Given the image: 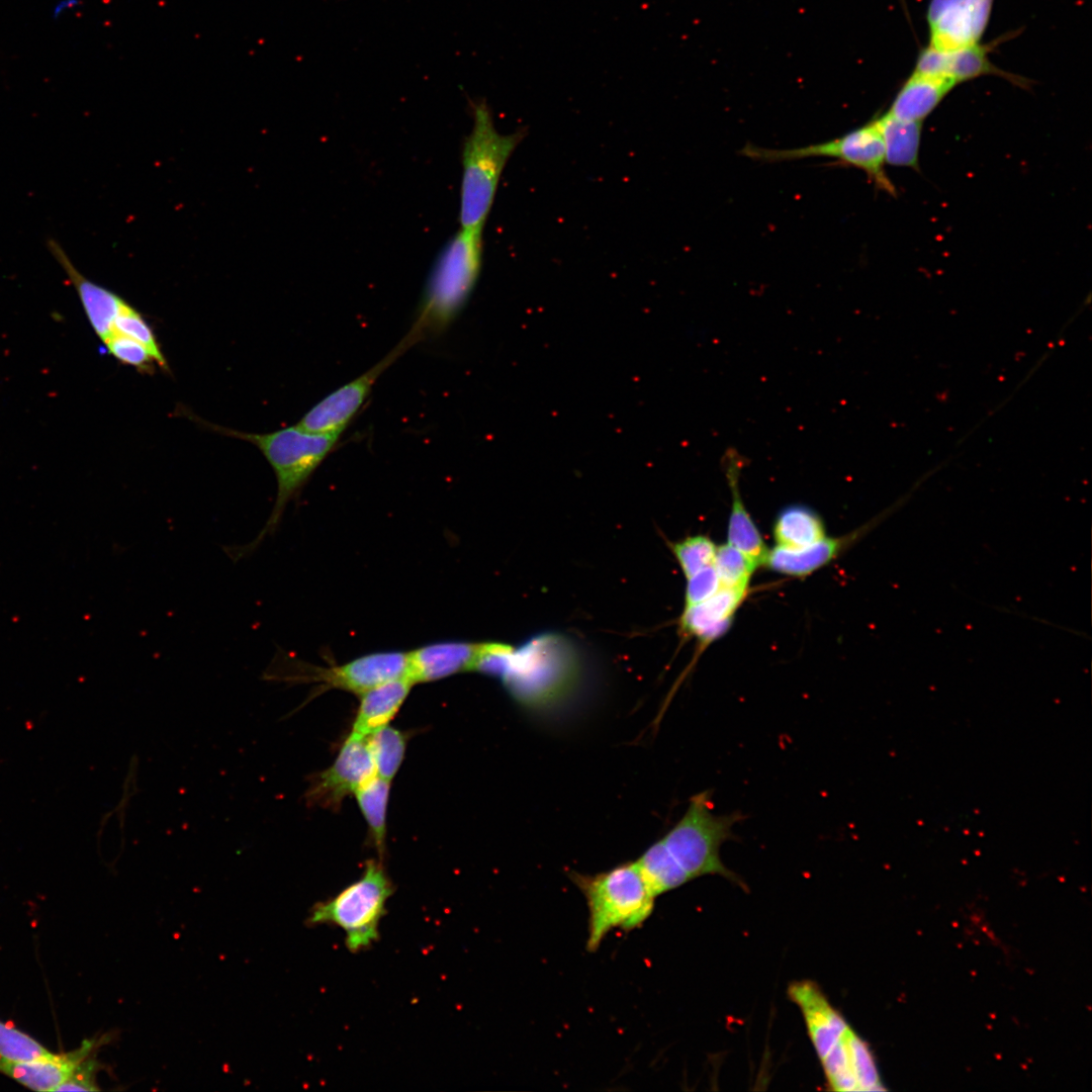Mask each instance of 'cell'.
<instances>
[{
    "mask_svg": "<svg viewBox=\"0 0 1092 1092\" xmlns=\"http://www.w3.org/2000/svg\"><path fill=\"white\" fill-rule=\"evenodd\" d=\"M207 426L254 444L271 465L277 481L275 504L263 529L251 543L228 551L237 560L256 550L264 538L276 530L287 504L298 494L334 450L342 433H312L297 425L265 434L245 433L210 424Z\"/></svg>",
    "mask_w": 1092,
    "mask_h": 1092,
    "instance_id": "6da1fadb",
    "label": "cell"
},
{
    "mask_svg": "<svg viewBox=\"0 0 1092 1092\" xmlns=\"http://www.w3.org/2000/svg\"><path fill=\"white\" fill-rule=\"evenodd\" d=\"M482 249V229H460L443 247L407 332L416 343L442 334L459 315L479 277Z\"/></svg>",
    "mask_w": 1092,
    "mask_h": 1092,
    "instance_id": "7a4b0ae2",
    "label": "cell"
},
{
    "mask_svg": "<svg viewBox=\"0 0 1092 1092\" xmlns=\"http://www.w3.org/2000/svg\"><path fill=\"white\" fill-rule=\"evenodd\" d=\"M739 812L716 814L711 791L694 795L680 819L655 843L682 885L702 876L717 875L742 889L745 884L722 861L720 848L735 839Z\"/></svg>",
    "mask_w": 1092,
    "mask_h": 1092,
    "instance_id": "3957f363",
    "label": "cell"
},
{
    "mask_svg": "<svg viewBox=\"0 0 1092 1092\" xmlns=\"http://www.w3.org/2000/svg\"><path fill=\"white\" fill-rule=\"evenodd\" d=\"M469 105L473 122L461 152L459 221L461 229L476 230L483 229L503 171L525 131L500 133L485 100H471Z\"/></svg>",
    "mask_w": 1092,
    "mask_h": 1092,
    "instance_id": "277c9868",
    "label": "cell"
},
{
    "mask_svg": "<svg viewBox=\"0 0 1092 1092\" xmlns=\"http://www.w3.org/2000/svg\"><path fill=\"white\" fill-rule=\"evenodd\" d=\"M588 911L585 947L596 951L613 929L641 927L653 912L655 899L636 861L595 875L572 873Z\"/></svg>",
    "mask_w": 1092,
    "mask_h": 1092,
    "instance_id": "5b68a950",
    "label": "cell"
},
{
    "mask_svg": "<svg viewBox=\"0 0 1092 1092\" xmlns=\"http://www.w3.org/2000/svg\"><path fill=\"white\" fill-rule=\"evenodd\" d=\"M577 674L578 657L571 641L543 633L518 648L510 645L497 676L517 701L538 707L567 693Z\"/></svg>",
    "mask_w": 1092,
    "mask_h": 1092,
    "instance_id": "8992f818",
    "label": "cell"
},
{
    "mask_svg": "<svg viewBox=\"0 0 1092 1092\" xmlns=\"http://www.w3.org/2000/svg\"><path fill=\"white\" fill-rule=\"evenodd\" d=\"M393 891L382 866L370 860L362 876L333 898L313 906L308 923L333 924L345 933L351 952L370 947L379 939V925Z\"/></svg>",
    "mask_w": 1092,
    "mask_h": 1092,
    "instance_id": "52a82bcc",
    "label": "cell"
},
{
    "mask_svg": "<svg viewBox=\"0 0 1092 1092\" xmlns=\"http://www.w3.org/2000/svg\"><path fill=\"white\" fill-rule=\"evenodd\" d=\"M742 154L754 160L779 162L810 157L834 158L862 170L874 185L895 196L897 190L885 171L886 156L883 135L877 121L868 123L828 142L796 149L776 150L747 145Z\"/></svg>",
    "mask_w": 1092,
    "mask_h": 1092,
    "instance_id": "ba28073f",
    "label": "cell"
},
{
    "mask_svg": "<svg viewBox=\"0 0 1092 1092\" xmlns=\"http://www.w3.org/2000/svg\"><path fill=\"white\" fill-rule=\"evenodd\" d=\"M416 342L405 335L380 361L364 373L337 388L306 412L296 424L312 433H342L370 395L374 384Z\"/></svg>",
    "mask_w": 1092,
    "mask_h": 1092,
    "instance_id": "9c48e42d",
    "label": "cell"
},
{
    "mask_svg": "<svg viewBox=\"0 0 1092 1092\" xmlns=\"http://www.w3.org/2000/svg\"><path fill=\"white\" fill-rule=\"evenodd\" d=\"M994 0H930L926 19L928 46L952 50L980 43Z\"/></svg>",
    "mask_w": 1092,
    "mask_h": 1092,
    "instance_id": "30bf717a",
    "label": "cell"
},
{
    "mask_svg": "<svg viewBox=\"0 0 1092 1092\" xmlns=\"http://www.w3.org/2000/svg\"><path fill=\"white\" fill-rule=\"evenodd\" d=\"M376 776L368 736L351 732L334 763L316 779L310 793L312 800L338 808L340 803Z\"/></svg>",
    "mask_w": 1092,
    "mask_h": 1092,
    "instance_id": "8fae6325",
    "label": "cell"
},
{
    "mask_svg": "<svg viewBox=\"0 0 1092 1092\" xmlns=\"http://www.w3.org/2000/svg\"><path fill=\"white\" fill-rule=\"evenodd\" d=\"M408 652L381 651L317 671L327 687L363 694L381 684L407 677Z\"/></svg>",
    "mask_w": 1092,
    "mask_h": 1092,
    "instance_id": "7c38bea8",
    "label": "cell"
},
{
    "mask_svg": "<svg viewBox=\"0 0 1092 1092\" xmlns=\"http://www.w3.org/2000/svg\"><path fill=\"white\" fill-rule=\"evenodd\" d=\"M913 72L950 80L956 85L984 75L1007 78L1018 86L1025 80L999 70L988 57V48L981 43L952 50H938L930 46L922 49Z\"/></svg>",
    "mask_w": 1092,
    "mask_h": 1092,
    "instance_id": "4fadbf2b",
    "label": "cell"
},
{
    "mask_svg": "<svg viewBox=\"0 0 1092 1092\" xmlns=\"http://www.w3.org/2000/svg\"><path fill=\"white\" fill-rule=\"evenodd\" d=\"M788 995L800 1008L810 1040L821 1061L841 1040L850 1026L814 982H794L788 988Z\"/></svg>",
    "mask_w": 1092,
    "mask_h": 1092,
    "instance_id": "5bb4252c",
    "label": "cell"
},
{
    "mask_svg": "<svg viewBox=\"0 0 1092 1092\" xmlns=\"http://www.w3.org/2000/svg\"><path fill=\"white\" fill-rule=\"evenodd\" d=\"M49 248L74 286L93 331L104 343L114 333V321L127 301L85 277L58 242L50 240Z\"/></svg>",
    "mask_w": 1092,
    "mask_h": 1092,
    "instance_id": "9a60e30c",
    "label": "cell"
},
{
    "mask_svg": "<svg viewBox=\"0 0 1092 1092\" xmlns=\"http://www.w3.org/2000/svg\"><path fill=\"white\" fill-rule=\"evenodd\" d=\"M483 642L446 641L408 652L407 678L414 684L476 669Z\"/></svg>",
    "mask_w": 1092,
    "mask_h": 1092,
    "instance_id": "2e32d148",
    "label": "cell"
},
{
    "mask_svg": "<svg viewBox=\"0 0 1092 1092\" xmlns=\"http://www.w3.org/2000/svg\"><path fill=\"white\" fill-rule=\"evenodd\" d=\"M96 1039H87L71 1052L52 1054L29 1062H10L0 1058V1074L34 1091H56L89 1058Z\"/></svg>",
    "mask_w": 1092,
    "mask_h": 1092,
    "instance_id": "e0dca14e",
    "label": "cell"
},
{
    "mask_svg": "<svg viewBox=\"0 0 1092 1092\" xmlns=\"http://www.w3.org/2000/svg\"><path fill=\"white\" fill-rule=\"evenodd\" d=\"M746 590L721 586L704 602L685 607L679 618L680 634L695 637L703 645L719 638L728 630Z\"/></svg>",
    "mask_w": 1092,
    "mask_h": 1092,
    "instance_id": "ac0fdd59",
    "label": "cell"
},
{
    "mask_svg": "<svg viewBox=\"0 0 1092 1092\" xmlns=\"http://www.w3.org/2000/svg\"><path fill=\"white\" fill-rule=\"evenodd\" d=\"M743 463V457L733 448H729L722 457L723 468L732 494L728 544L742 551L758 566L763 565L768 550L740 496L739 476Z\"/></svg>",
    "mask_w": 1092,
    "mask_h": 1092,
    "instance_id": "d6986e66",
    "label": "cell"
},
{
    "mask_svg": "<svg viewBox=\"0 0 1092 1092\" xmlns=\"http://www.w3.org/2000/svg\"><path fill=\"white\" fill-rule=\"evenodd\" d=\"M954 86L950 80L912 72L887 112L900 120L923 122Z\"/></svg>",
    "mask_w": 1092,
    "mask_h": 1092,
    "instance_id": "ffe728a7",
    "label": "cell"
},
{
    "mask_svg": "<svg viewBox=\"0 0 1092 1092\" xmlns=\"http://www.w3.org/2000/svg\"><path fill=\"white\" fill-rule=\"evenodd\" d=\"M414 682L407 677L386 681L361 694L352 732L368 736L396 715Z\"/></svg>",
    "mask_w": 1092,
    "mask_h": 1092,
    "instance_id": "44dd1931",
    "label": "cell"
},
{
    "mask_svg": "<svg viewBox=\"0 0 1092 1092\" xmlns=\"http://www.w3.org/2000/svg\"><path fill=\"white\" fill-rule=\"evenodd\" d=\"M846 542L848 540L825 537L801 548L778 545L767 551L763 565L783 574L806 575L832 560Z\"/></svg>",
    "mask_w": 1092,
    "mask_h": 1092,
    "instance_id": "7402d4cb",
    "label": "cell"
},
{
    "mask_svg": "<svg viewBox=\"0 0 1092 1092\" xmlns=\"http://www.w3.org/2000/svg\"><path fill=\"white\" fill-rule=\"evenodd\" d=\"M876 118L884 140L886 164L918 171L922 122L900 120L888 112Z\"/></svg>",
    "mask_w": 1092,
    "mask_h": 1092,
    "instance_id": "603a6c76",
    "label": "cell"
},
{
    "mask_svg": "<svg viewBox=\"0 0 1092 1092\" xmlns=\"http://www.w3.org/2000/svg\"><path fill=\"white\" fill-rule=\"evenodd\" d=\"M774 535L779 546L788 548L809 546L826 537L820 517L802 505L787 507L778 515Z\"/></svg>",
    "mask_w": 1092,
    "mask_h": 1092,
    "instance_id": "cb8c5ba5",
    "label": "cell"
},
{
    "mask_svg": "<svg viewBox=\"0 0 1092 1092\" xmlns=\"http://www.w3.org/2000/svg\"><path fill=\"white\" fill-rule=\"evenodd\" d=\"M389 788V781L374 776L355 793L357 803L369 826L374 844L380 852L383 851L386 835Z\"/></svg>",
    "mask_w": 1092,
    "mask_h": 1092,
    "instance_id": "d4e9b609",
    "label": "cell"
},
{
    "mask_svg": "<svg viewBox=\"0 0 1092 1092\" xmlns=\"http://www.w3.org/2000/svg\"><path fill=\"white\" fill-rule=\"evenodd\" d=\"M368 742L376 776L390 782L404 757L406 746L404 734L386 725L369 734Z\"/></svg>",
    "mask_w": 1092,
    "mask_h": 1092,
    "instance_id": "484cf974",
    "label": "cell"
},
{
    "mask_svg": "<svg viewBox=\"0 0 1092 1092\" xmlns=\"http://www.w3.org/2000/svg\"><path fill=\"white\" fill-rule=\"evenodd\" d=\"M721 586L747 589L750 577L757 565L742 551L730 544L717 547L712 562Z\"/></svg>",
    "mask_w": 1092,
    "mask_h": 1092,
    "instance_id": "4316f807",
    "label": "cell"
},
{
    "mask_svg": "<svg viewBox=\"0 0 1092 1092\" xmlns=\"http://www.w3.org/2000/svg\"><path fill=\"white\" fill-rule=\"evenodd\" d=\"M114 333L122 334L141 343L151 353L155 362L161 368L168 370L166 358L154 330L144 315L128 302L114 321Z\"/></svg>",
    "mask_w": 1092,
    "mask_h": 1092,
    "instance_id": "83f0119b",
    "label": "cell"
},
{
    "mask_svg": "<svg viewBox=\"0 0 1092 1092\" xmlns=\"http://www.w3.org/2000/svg\"><path fill=\"white\" fill-rule=\"evenodd\" d=\"M669 548L686 578H689L712 564L717 546L710 538L695 535L669 543Z\"/></svg>",
    "mask_w": 1092,
    "mask_h": 1092,
    "instance_id": "f1b7e54d",
    "label": "cell"
},
{
    "mask_svg": "<svg viewBox=\"0 0 1092 1092\" xmlns=\"http://www.w3.org/2000/svg\"><path fill=\"white\" fill-rule=\"evenodd\" d=\"M52 1054L29 1034L0 1020V1058L10 1062H29Z\"/></svg>",
    "mask_w": 1092,
    "mask_h": 1092,
    "instance_id": "f546056e",
    "label": "cell"
},
{
    "mask_svg": "<svg viewBox=\"0 0 1092 1092\" xmlns=\"http://www.w3.org/2000/svg\"><path fill=\"white\" fill-rule=\"evenodd\" d=\"M106 349L121 364L131 366L140 372L153 371L155 362L151 353L138 341L119 333H113L105 342Z\"/></svg>",
    "mask_w": 1092,
    "mask_h": 1092,
    "instance_id": "4dcf8cb0",
    "label": "cell"
},
{
    "mask_svg": "<svg viewBox=\"0 0 1092 1092\" xmlns=\"http://www.w3.org/2000/svg\"><path fill=\"white\" fill-rule=\"evenodd\" d=\"M687 580L685 607L704 602L721 587L719 577L712 564L704 567L687 578Z\"/></svg>",
    "mask_w": 1092,
    "mask_h": 1092,
    "instance_id": "1f68e13d",
    "label": "cell"
},
{
    "mask_svg": "<svg viewBox=\"0 0 1092 1092\" xmlns=\"http://www.w3.org/2000/svg\"><path fill=\"white\" fill-rule=\"evenodd\" d=\"M98 1070V1063L94 1060L87 1058L81 1065L72 1073V1075L59 1085L56 1091H96L98 1087L95 1082V1076Z\"/></svg>",
    "mask_w": 1092,
    "mask_h": 1092,
    "instance_id": "d6a6232c",
    "label": "cell"
},
{
    "mask_svg": "<svg viewBox=\"0 0 1092 1092\" xmlns=\"http://www.w3.org/2000/svg\"><path fill=\"white\" fill-rule=\"evenodd\" d=\"M81 2L82 0H56L51 8V18L54 20H59L64 15L77 9L80 6Z\"/></svg>",
    "mask_w": 1092,
    "mask_h": 1092,
    "instance_id": "836d02e7",
    "label": "cell"
}]
</instances>
